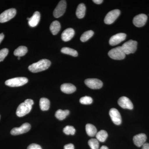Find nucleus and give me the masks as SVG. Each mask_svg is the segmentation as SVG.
<instances>
[{
    "label": "nucleus",
    "instance_id": "2eb2a0df",
    "mask_svg": "<svg viewBox=\"0 0 149 149\" xmlns=\"http://www.w3.org/2000/svg\"><path fill=\"white\" fill-rule=\"evenodd\" d=\"M147 140V136L144 133H140L134 136L133 138L134 143L138 147L142 146Z\"/></svg>",
    "mask_w": 149,
    "mask_h": 149
},
{
    "label": "nucleus",
    "instance_id": "f03ea898",
    "mask_svg": "<svg viewBox=\"0 0 149 149\" xmlns=\"http://www.w3.org/2000/svg\"><path fill=\"white\" fill-rule=\"evenodd\" d=\"M51 63L49 60L44 59L29 65V71L32 72H38L47 69L50 66Z\"/></svg>",
    "mask_w": 149,
    "mask_h": 149
},
{
    "label": "nucleus",
    "instance_id": "9d476101",
    "mask_svg": "<svg viewBox=\"0 0 149 149\" xmlns=\"http://www.w3.org/2000/svg\"><path fill=\"white\" fill-rule=\"evenodd\" d=\"M31 125L29 123H24L22 124L20 127L18 128H14L12 129L10 131L11 135L13 136L20 135L23 133H27L30 130Z\"/></svg>",
    "mask_w": 149,
    "mask_h": 149
},
{
    "label": "nucleus",
    "instance_id": "ddd939ff",
    "mask_svg": "<svg viewBox=\"0 0 149 149\" xmlns=\"http://www.w3.org/2000/svg\"><path fill=\"white\" fill-rule=\"evenodd\" d=\"M126 35L125 33H120L113 36L109 41V44L111 46H115L125 40Z\"/></svg>",
    "mask_w": 149,
    "mask_h": 149
},
{
    "label": "nucleus",
    "instance_id": "4468645a",
    "mask_svg": "<svg viewBox=\"0 0 149 149\" xmlns=\"http://www.w3.org/2000/svg\"><path fill=\"white\" fill-rule=\"evenodd\" d=\"M118 105L122 108L130 110L133 109V104L130 99L127 97H121L118 99Z\"/></svg>",
    "mask_w": 149,
    "mask_h": 149
},
{
    "label": "nucleus",
    "instance_id": "0eeeda50",
    "mask_svg": "<svg viewBox=\"0 0 149 149\" xmlns=\"http://www.w3.org/2000/svg\"><path fill=\"white\" fill-rule=\"evenodd\" d=\"M120 13V10L118 9L114 10L109 12L105 17L104 19L105 23L107 24H112L119 16Z\"/></svg>",
    "mask_w": 149,
    "mask_h": 149
},
{
    "label": "nucleus",
    "instance_id": "f3484780",
    "mask_svg": "<svg viewBox=\"0 0 149 149\" xmlns=\"http://www.w3.org/2000/svg\"><path fill=\"white\" fill-rule=\"evenodd\" d=\"M62 92L65 94H72L74 93L76 90L75 86L70 83H64L62 84L61 87Z\"/></svg>",
    "mask_w": 149,
    "mask_h": 149
},
{
    "label": "nucleus",
    "instance_id": "9b49d317",
    "mask_svg": "<svg viewBox=\"0 0 149 149\" xmlns=\"http://www.w3.org/2000/svg\"><path fill=\"white\" fill-rule=\"evenodd\" d=\"M110 116L112 121L116 125H120L122 122L121 116L119 112L115 108H112L110 110L109 112Z\"/></svg>",
    "mask_w": 149,
    "mask_h": 149
},
{
    "label": "nucleus",
    "instance_id": "39448f33",
    "mask_svg": "<svg viewBox=\"0 0 149 149\" xmlns=\"http://www.w3.org/2000/svg\"><path fill=\"white\" fill-rule=\"evenodd\" d=\"M108 55L111 58L114 60H122L125 58V54L122 47H118L113 48L109 51Z\"/></svg>",
    "mask_w": 149,
    "mask_h": 149
},
{
    "label": "nucleus",
    "instance_id": "a878e982",
    "mask_svg": "<svg viewBox=\"0 0 149 149\" xmlns=\"http://www.w3.org/2000/svg\"><path fill=\"white\" fill-rule=\"evenodd\" d=\"M61 52L63 54L69 55L72 56L77 57L78 56V53L77 51L68 47H63L61 49Z\"/></svg>",
    "mask_w": 149,
    "mask_h": 149
},
{
    "label": "nucleus",
    "instance_id": "393cba45",
    "mask_svg": "<svg viewBox=\"0 0 149 149\" xmlns=\"http://www.w3.org/2000/svg\"><path fill=\"white\" fill-rule=\"evenodd\" d=\"M96 139L99 141L104 142L108 137V133L104 130H101L97 133L96 135Z\"/></svg>",
    "mask_w": 149,
    "mask_h": 149
},
{
    "label": "nucleus",
    "instance_id": "f704fd0d",
    "mask_svg": "<svg viewBox=\"0 0 149 149\" xmlns=\"http://www.w3.org/2000/svg\"><path fill=\"white\" fill-rule=\"evenodd\" d=\"M93 2L97 4H100L103 2V1L102 0H93Z\"/></svg>",
    "mask_w": 149,
    "mask_h": 149
},
{
    "label": "nucleus",
    "instance_id": "72a5a7b5",
    "mask_svg": "<svg viewBox=\"0 0 149 149\" xmlns=\"http://www.w3.org/2000/svg\"><path fill=\"white\" fill-rule=\"evenodd\" d=\"M142 149H149V143H145L142 146Z\"/></svg>",
    "mask_w": 149,
    "mask_h": 149
},
{
    "label": "nucleus",
    "instance_id": "4c0bfd02",
    "mask_svg": "<svg viewBox=\"0 0 149 149\" xmlns=\"http://www.w3.org/2000/svg\"><path fill=\"white\" fill-rule=\"evenodd\" d=\"M18 60H20V57H18Z\"/></svg>",
    "mask_w": 149,
    "mask_h": 149
},
{
    "label": "nucleus",
    "instance_id": "a211bd4d",
    "mask_svg": "<svg viewBox=\"0 0 149 149\" xmlns=\"http://www.w3.org/2000/svg\"><path fill=\"white\" fill-rule=\"evenodd\" d=\"M40 19V14L38 11H36L33 14L32 17L29 18L28 24L31 27H35L39 23Z\"/></svg>",
    "mask_w": 149,
    "mask_h": 149
},
{
    "label": "nucleus",
    "instance_id": "cd10ccee",
    "mask_svg": "<svg viewBox=\"0 0 149 149\" xmlns=\"http://www.w3.org/2000/svg\"><path fill=\"white\" fill-rule=\"evenodd\" d=\"M88 145L92 149H99V141L97 139H91L88 141Z\"/></svg>",
    "mask_w": 149,
    "mask_h": 149
},
{
    "label": "nucleus",
    "instance_id": "dca6fc26",
    "mask_svg": "<svg viewBox=\"0 0 149 149\" xmlns=\"http://www.w3.org/2000/svg\"><path fill=\"white\" fill-rule=\"evenodd\" d=\"M74 31L71 28H67L65 29L61 35V39L64 42H68L74 37Z\"/></svg>",
    "mask_w": 149,
    "mask_h": 149
},
{
    "label": "nucleus",
    "instance_id": "bb28decb",
    "mask_svg": "<svg viewBox=\"0 0 149 149\" xmlns=\"http://www.w3.org/2000/svg\"><path fill=\"white\" fill-rule=\"evenodd\" d=\"M94 35V32L92 30H89V31L85 32L80 37V40L82 42H85L89 40L91 37H93Z\"/></svg>",
    "mask_w": 149,
    "mask_h": 149
},
{
    "label": "nucleus",
    "instance_id": "c85d7f7f",
    "mask_svg": "<svg viewBox=\"0 0 149 149\" xmlns=\"http://www.w3.org/2000/svg\"><path fill=\"white\" fill-rule=\"evenodd\" d=\"M76 130L74 129V127L70 125H67L65 126L63 129V132L66 135H73L75 133Z\"/></svg>",
    "mask_w": 149,
    "mask_h": 149
},
{
    "label": "nucleus",
    "instance_id": "c756f323",
    "mask_svg": "<svg viewBox=\"0 0 149 149\" xmlns=\"http://www.w3.org/2000/svg\"><path fill=\"white\" fill-rule=\"evenodd\" d=\"M93 99L89 96L82 97L80 100V103L83 104H91L93 103Z\"/></svg>",
    "mask_w": 149,
    "mask_h": 149
},
{
    "label": "nucleus",
    "instance_id": "5701e85b",
    "mask_svg": "<svg viewBox=\"0 0 149 149\" xmlns=\"http://www.w3.org/2000/svg\"><path fill=\"white\" fill-rule=\"evenodd\" d=\"M70 111L68 110H62L61 109H59L56 112L55 116L58 120H63L67 116L69 115Z\"/></svg>",
    "mask_w": 149,
    "mask_h": 149
},
{
    "label": "nucleus",
    "instance_id": "2f4dec72",
    "mask_svg": "<svg viewBox=\"0 0 149 149\" xmlns=\"http://www.w3.org/2000/svg\"><path fill=\"white\" fill-rule=\"evenodd\" d=\"M27 149H42L40 145L36 144H32L27 147Z\"/></svg>",
    "mask_w": 149,
    "mask_h": 149
},
{
    "label": "nucleus",
    "instance_id": "6ab92c4d",
    "mask_svg": "<svg viewBox=\"0 0 149 149\" xmlns=\"http://www.w3.org/2000/svg\"><path fill=\"white\" fill-rule=\"evenodd\" d=\"M86 12V7L84 3H80L77 6L76 10V16L78 18L82 19L85 16Z\"/></svg>",
    "mask_w": 149,
    "mask_h": 149
},
{
    "label": "nucleus",
    "instance_id": "20e7f679",
    "mask_svg": "<svg viewBox=\"0 0 149 149\" xmlns=\"http://www.w3.org/2000/svg\"><path fill=\"white\" fill-rule=\"evenodd\" d=\"M138 43L136 41L130 40L124 43L121 46L125 55L134 53L137 50Z\"/></svg>",
    "mask_w": 149,
    "mask_h": 149
},
{
    "label": "nucleus",
    "instance_id": "6e6552de",
    "mask_svg": "<svg viewBox=\"0 0 149 149\" xmlns=\"http://www.w3.org/2000/svg\"><path fill=\"white\" fill-rule=\"evenodd\" d=\"M66 1L64 0H62L59 2L54 10V16L56 18H58L62 16L66 10Z\"/></svg>",
    "mask_w": 149,
    "mask_h": 149
},
{
    "label": "nucleus",
    "instance_id": "e433bc0d",
    "mask_svg": "<svg viewBox=\"0 0 149 149\" xmlns=\"http://www.w3.org/2000/svg\"><path fill=\"white\" fill-rule=\"evenodd\" d=\"M100 149H109L106 146H102Z\"/></svg>",
    "mask_w": 149,
    "mask_h": 149
},
{
    "label": "nucleus",
    "instance_id": "423d86ee",
    "mask_svg": "<svg viewBox=\"0 0 149 149\" xmlns=\"http://www.w3.org/2000/svg\"><path fill=\"white\" fill-rule=\"evenodd\" d=\"M16 10L15 8L7 10L0 15V23H4L9 21L16 15Z\"/></svg>",
    "mask_w": 149,
    "mask_h": 149
},
{
    "label": "nucleus",
    "instance_id": "f257e3e1",
    "mask_svg": "<svg viewBox=\"0 0 149 149\" xmlns=\"http://www.w3.org/2000/svg\"><path fill=\"white\" fill-rule=\"evenodd\" d=\"M34 104V101L31 99L25 100L24 102L19 105L16 110V115L18 117H21L29 113L32 109V106Z\"/></svg>",
    "mask_w": 149,
    "mask_h": 149
},
{
    "label": "nucleus",
    "instance_id": "473e14b6",
    "mask_svg": "<svg viewBox=\"0 0 149 149\" xmlns=\"http://www.w3.org/2000/svg\"><path fill=\"white\" fill-rule=\"evenodd\" d=\"M64 149H74V145L72 144H67L64 146Z\"/></svg>",
    "mask_w": 149,
    "mask_h": 149
},
{
    "label": "nucleus",
    "instance_id": "58836bf2",
    "mask_svg": "<svg viewBox=\"0 0 149 149\" xmlns=\"http://www.w3.org/2000/svg\"><path fill=\"white\" fill-rule=\"evenodd\" d=\"M29 17H27V20H29Z\"/></svg>",
    "mask_w": 149,
    "mask_h": 149
},
{
    "label": "nucleus",
    "instance_id": "c9c22d12",
    "mask_svg": "<svg viewBox=\"0 0 149 149\" xmlns=\"http://www.w3.org/2000/svg\"><path fill=\"white\" fill-rule=\"evenodd\" d=\"M4 38V35L3 33L0 34V44L1 42L3 40Z\"/></svg>",
    "mask_w": 149,
    "mask_h": 149
},
{
    "label": "nucleus",
    "instance_id": "4be33fe9",
    "mask_svg": "<svg viewBox=\"0 0 149 149\" xmlns=\"http://www.w3.org/2000/svg\"><path fill=\"white\" fill-rule=\"evenodd\" d=\"M40 109L43 111L48 110L50 107L49 100L46 98H42L40 100Z\"/></svg>",
    "mask_w": 149,
    "mask_h": 149
},
{
    "label": "nucleus",
    "instance_id": "ea45409f",
    "mask_svg": "<svg viewBox=\"0 0 149 149\" xmlns=\"http://www.w3.org/2000/svg\"><path fill=\"white\" fill-rule=\"evenodd\" d=\"M0 119H1V115H0Z\"/></svg>",
    "mask_w": 149,
    "mask_h": 149
},
{
    "label": "nucleus",
    "instance_id": "7ed1b4c3",
    "mask_svg": "<svg viewBox=\"0 0 149 149\" xmlns=\"http://www.w3.org/2000/svg\"><path fill=\"white\" fill-rule=\"evenodd\" d=\"M28 80L25 77H17L6 80L5 84L11 87H17L22 86L27 83Z\"/></svg>",
    "mask_w": 149,
    "mask_h": 149
},
{
    "label": "nucleus",
    "instance_id": "b1692460",
    "mask_svg": "<svg viewBox=\"0 0 149 149\" xmlns=\"http://www.w3.org/2000/svg\"><path fill=\"white\" fill-rule=\"evenodd\" d=\"M28 50L25 46H20L15 50L14 54L15 56L18 57L22 56L26 54Z\"/></svg>",
    "mask_w": 149,
    "mask_h": 149
},
{
    "label": "nucleus",
    "instance_id": "412c9836",
    "mask_svg": "<svg viewBox=\"0 0 149 149\" xmlns=\"http://www.w3.org/2000/svg\"><path fill=\"white\" fill-rule=\"evenodd\" d=\"M86 133L89 136L94 137L96 136L97 133V128L93 124L88 123L86 125L85 127Z\"/></svg>",
    "mask_w": 149,
    "mask_h": 149
},
{
    "label": "nucleus",
    "instance_id": "7c9ffc66",
    "mask_svg": "<svg viewBox=\"0 0 149 149\" xmlns=\"http://www.w3.org/2000/svg\"><path fill=\"white\" fill-rule=\"evenodd\" d=\"M8 49L4 48L0 50V62L3 61L8 54Z\"/></svg>",
    "mask_w": 149,
    "mask_h": 149
},
{
    "label": "nucleus",
    "instance_id": "aec40b11",
    "mask_svg": "<svg viewBox=\"0 0 149 149\" xmlns=\"http://www.w3.org/2000/svg\"><path fill=\"white\" fill-rule=\"evenodd\" d=\"M60 29L61 24L58 21H54L51 24L50 30L53 35H56L59 32Z\"/></svg>",
    "mask_w": 149,
    "mask_h": 149
},
{
    "label": "nucleus",
    "instance_id": "f8f14e48",
    "mask_svg": "<svg viewBox=\"0 0 149 149\" xmlns=\"http://www.w3.org/2000/svg\"><path fill=\"white\" fill-rule=\"evenodd\" d=\"M148 17L146 14H141L136 15L133 19V23L136 27H142L143 26L147 21Z\"/></svg>",
    "mask_w": 149,
    "mask_h": 149
},
{
    "label": "nucleus",
    "instance_id": "1a4fd4ad",
    "mask_svg": "<svg viewBox=\"0 0 149 149\" xmlns=\"http://www.w3.org/2000/svg\"><path fill=\"white\" fill-rule=\"evenodd\" d=\"M85 85L88 88L92 89H99L102 87L103 83L101 80L96 78H89L85 80Z\"/></svg>",
    "mask_w": 149,
    "mask_h": 149
}]
</instances>
